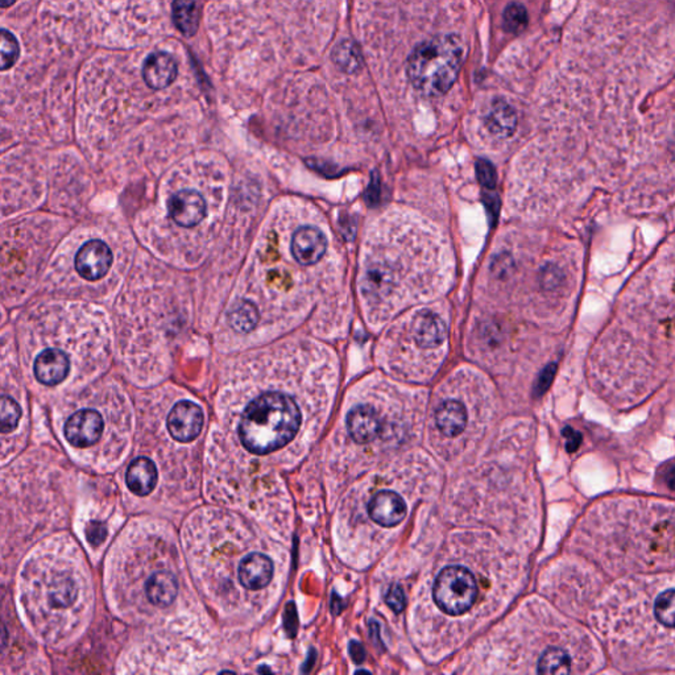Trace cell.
<instances>
[{"mask_svg": "<svg viewBox=\"0 0 675 675\" xmlns=\"http://www.w3.org/2000/svg\"><path fill=\"white\" fill-rule=\"evenodd\" d=\"M0 61H2V71H8L15 65L16 61L21 56V47L15 36L10 30H2V40H0Z\"/></svg>", "mask_w": 675, "mask_h": 675, "instance_id": "cb8c5ba5", "label": "cell"}, {"mask_svg": "<svg viewBox=\"0 0 675 675\" xmlns=\"http://www.w3.org/2000/svg\"><path fill=\"white\" fill-rule=\"evenodd\" d=\"M125 482L135 495H150L158 483V468L155 463L144 457L133 460L128 467Z\"/></svg>", "mask_w": 675, "mask_h": 675, "instance_id": "e0dca14e", "label": "cell"}, {"mask_svg": "<svg viewBox=\"0 0 675 675\" xmlns=\"http://www.w3.org/2000/svg\"><path fill=\"white\" fill-rule=\"evenodd\" d=\"M49 599L53 607H71L73 602L77 599V585H75L74 580L68 578V577L56 580L52 591H50Z\"/></svg>", "mask_w": 675, "mask_h": 675, "instance_id": "603a6c76", "label": "cell"}, {"mask_svg": "<svg viewBox=\"0 0 675 675\" xmlns=\"http://www.w3.org/2000/svg\"><path fill=\"white\" fill-rule=\"evenodd\" d=\"M148 601L156 607L167 608L177 598V578L170 571H158L145 583Z\"/></svg>", "mask_w": 675, "mask_h": 675, "instance_id": "2e32d148", "label": "cell"}, {"mask_svg": "<svg viewBox=\"0 0 675 675\" xmlns=\"http://www.w3.org/2000/svg\"><path fill=\"white\" fill-rule=\"evenodd\" d=\"M463 46L454 35H440L423 41L410 53L406 74L415 90L423 96L448 93L458 80Z\"/></svg>", "mask_w": 675, "mask_h": 675, "instance_id": "3957f363", "label": "cell"}, {"mask_svg": "<svg viewBox=\"0 0 675 675\" xmlns=\"http://www.w3.org/2000/svg\"><path fill=\"white\" fill-rule=\"evenodd\" d=\"M624 593V605L616 603L608 620L611 637L644 654L675 653V580L644 579Z\"/></svg>", "mask_w": 675, "mask_h": 675, "instance_id": "6da1fadb", "label": "cell"}, {"mask_svg": "<svg viewBox=\"0 0 675 675\" xmlns=\"http://www.w3.org/2000/svg\"><path fill=\"white\" fill-rule=\"evenodd\" d=\"M392 289V273L384 266H372L368 268L363 278V293L365 297L381 298L387 297Z\"/></svg>", "mask_w": 675, "mask_h": 675, "instance_id": "44dd1931", "label": "cell"}, {"mask_svg": "<svg viewBox=\"0 0 675 675\" xmlns=\"http://www.w3.org/2000/svg\"><path fill=\"white\" fill-rule=\"evenodd\" d=\"M476 175H478L479 183L484 188H495L496 178L498 177H496V170L493 168L492 164L488 163L487 160L478 161V164H476Z\"/></svg>", "mask_w": 675, "mask_h": 675, "instance_id": "83f0119b", "label": "cell"}, {"mask_svg": "<svg viewBox=\"0 0 675 675\" xmlns=\"http://www.w3.org/2000/svg\"><path fill=\"white\" fill-rule=\"evenodd\" d=\"M368 513L379 525L396 526L406 518V504L397 493L381 491L370 501Z\"/></svg>", "mask_w": 675, "mask_h": 675, "instance_id": "8fae6325", "label": "cell"}, {"mask_svg": "<svg viewBox=\"0 0 675 675\" xmlns=\"http://www.w3.org/2000/svg\"><path fill=\"white\" fill-rule=\"evenodd\" d=\"M201 10H202L201 0H173V21L186 38H192L198 32Z\"/></svg>", "mask_w": 675, "mask_h": 675, "instance_id": "ffe728a7", "label": "cell"}, {"mask_svg": "<svg viewBox=\"0 0 675 675\" xmlns=\"http://www.w3.org/2000/svg\"><path fill=\"white\" fill-rule=\"evenodd\" d=\"M504 30L509 33H520L528 25V13L524 5L512 3L508 5L503 15Z\"/></svg>", "mask_w": 675, "mask_h": 675, "instance_id": "d4e9b609", "label": "cell"}, {"mask_svg": "<svg viewBox=\"0 0 675 675\" xmlns=\"http://www.w3.org/2000/svg\"><path fill=\"white\" fill-rule=\"evenodd\" d=\"M328 242L318 228L305 226L298 228L292 239V253L303 266L318 263L325 255Z\"/></svg>", "mask_w": 675, "mask_h": 675, "instance_id": "9c48e42d", "label": "cell"}, {"mask_svg": "<svg viewBox=\"0 0 675 675\" xmlns=\"http://www.w3.org/2000/svg\"><path fill=\"white\" fill-rule=\"evenodd\" d=\"M2 2V8H8L16 2V0H0Z\"/></svg>", "mask_w": 675, "mask_h": 675, "instance_id": "4dcf8cb0", "label": "cell"}, {"mask_svg": "<svg viewBox=\"0 0 675 675\" xmlns=\"http://www.w3.org/2000/svg\"><path fill=\"white\" fill-rule=\"evenodd\" d=\"M435 603L446 613L457 616L473 608L478 598V583L470 570L462 566L443 568L435 579Z\"/></svg>", "mask_w": 675, "mask_h": 675, "instance_id": "277c9868", "label": "cell"}, {"mask_svg": "<svg viewBox=\"0 0 675 675\" xmlns=\"http://www.w3.org/2000/svg\"><path fill=\"white\" fill-rule=\"evenodd\" d=\"M517 113L504 99L493 100L487 116H485V125L496 138H510L517 128Z\"/></svg>", "mask_w": 675, "mask_h": 675, "instance_id": "9a60e30c", "label": "cell"}, {"mask_svg": "<svg viewBox=\"0 0 675 675\" xmlns=\"http://www.w3.org/2000/svg\"><path fill=\"white\" fill-rule=\"evenodd\" d=\"M668 485L669 488L675 491V468L668 474Z\"/></svg>", "mask_w": 675, "mask_h": 675, "instance_id": "f546056e", "label": "cell"}, {"mask_svg": "<svg viewBox=\"0 0 675 675\" xmlns=\"http://www.w3.org/2000/svg\"><path fill=\"white\" fill-rule=\"evenodd\" d=\"M103 431V418L97 410L82 409L66 421L64 434L75 448H89L99 440Z\"/></svg>", "mask_w": 675, "mask_h": 675, "instance_id": "52a82bcc", "label": "cell"}, {"mask_svg": "<svg viewBox=\"0 0 675 675\" xmlns=\"http://www.w3.org/2000/svg\"><path fill=\"white\" fill-rule=\"evenodd\" d=\"M239 580L248 590H261L269 585L273 577V563L267 555H247L239 565Z\"/></svg>", "mask_w": 675, "mask_h": 675, "instance_id": "4fadbf2b", "label": "cell"}, {"mask_svg": "<svg viewBox=\"0 0 675 675\" xmlns=\"http://www.w3.org/2000/svg\"><path fill=\"white\" fill-rule=\"evenodd\" d=\"M334 60L346 72L356 71L361 66L359 53L356 52L355 46L351 43L340 44L334 53Z\"/></svg>", "mask_w": 675, "mask_h": 675, "instance_id": "4316f807", "label": "cell"}, {"mask_svg": "<svg viewBox=\"0 0 675 675\" xmlns=\"http://www.w3.org/2000/svg\"><path fill=\"white\" fill-rule=\"evenodd\" d=\"M381 423L378 413L372 406H356L348 413V433L358 443H368L378 437Z\"/></svg>", "mask_w": 675, "mask_h": 675, "instance_id": "5bb4252c", "label": "cell"}, {"mask_svg": "<svg viewBox=\"0 0 675 675\" xmlns=\"http://www.w3.org/2000/svg\"><path fill=\"white\" fill-rule=\"evenodd\" d=\"M228 320H230L231 326L234 330L238 333H250L256 328L259 322V312L253 303H248V301H243V303L236 305L233 311L228 314Z\"/></svg>", "mask_w": 675, "mask_h": 675, "instance_id": "7402d4cb", "label": "cell"}, {"mask_svg": "<svg viewBox=\"0 0 675 675\" xmlns=\"http://www.w3.org/2000/svg\"><path fill=\"white\" fill-rule=\"evenodd\" d=\"M202 409L193 401H180L170 410L168 431L178 442L188 443L194 440L202 431Z\"/></svg>", "mask_w": 675, "mask_h": 675, "instance_id": "8992f818", "label": "cell"}, {"mask_svg": "<svg viewBox=\"0 0 675 675\" xmlns=\"http://www.w3.org/2000/svg\"><path fill=\"white\" fill-rule=\"evenodd\" d=\"M33 371L36 379L44 386H57L68 378L71 361L64 351L48 348L36 358Z\"/></svg>", "mask_w": 675, "mask_h": 675, "instance_id": "30bf717a", "label": "cell"}, {"mask_svg": "<svg viewBox=\"0 0 675 675\" xmlns=\"http://www.w3.org/2000/svg\"><path fill=\"white\" fill-rule=\"evenodd\" d=\"M21 417V409L13 398L2 397V433H13L18 428Z\"/></svg>", "mask_w": 675, "mask_h": 675, "instance_id": "484cf974", "label": "cell"}, {"mask_svg": "<svg viewBox=\"0 0 675 675\" xmlns=\"http://www.w3.org/2000/svg\"><path fill=\"white\" fill-rule=\"evenodd\" d=\"M438 429L448 437H457L467 425V412L459 401L449 400L440 404L435 413Z\"/></svg>", "mask_w": 675, "mask_h": 675, "instance_id": "d6986e66", "label": "cell"}, {"mask_svg": "<svg viewBox=\"0 0 675 675\" xmlns=\"http://www.w3.org/2000/svg\"><path fill=\"white\" fill-rule=\"evenodd\" d=\"M169 217L181 227H194L205 219L208 205L200 192L184 189L169 198Z\"/></svg>", "mask_w": 675, "mask_h": 675, "instance_id": "ba28073f", "label": "cell"}, {"mask_svg": "<svg viewBox=\"0 0 675 675\" xmlns=\"http://www.w3.org/2000/svg\"><path fill=\"white\" fill-rule=\"evenodd\" d=\"M113 252L108 245L105 242L94 239L85 243L78 251L75 256V269L85 280H100L113 266Z\"/></svg>", "mask_w": 675, "mask_h": 675, "instance_id": "5b68a950", "label": "cell"}, {"mask_svg": "<svg viewBox=\"0 0 675 675\" xmlns=\"http://www.w3.org/2000/svg\"><path fill=\"white\" fill-rule=\"evenodd\" d=\"M414 336L421 347L434 348L445 342L448 329L438 315L426 312L415 320Z\"/></svg>", "mask_w": 675, "mask_h": 675, "instance_id": "ac0fdd59", "label": "cell"}, {"mask_svg": "<svg viewBox=\"0 0 675 675\" xmlns=\"http://www.w3.org/2000/svg\"><path fill=\"white\" fill-rule=\"evenodd\" d=\"M386 601L387 604L389 605L395 612H403L404 608H406V595H404V591L401 590V587H398V585H392V587L389 588Z\"/></svg>", "mask_w": 675, "mask_h": 675, "instance_id": "f1b7e54d", "label": "cell"}, {"mask_svg": "<svg viewBox=\"0 0 675 675\" xmlns=\"http://www.w3.org/2000/svg\"><path fill=\"white\" fill-rule=\"evenodd\" d=\"M300 423V409L290 396L268 392L248 404L239 425V437L251 453H272L295 438Z\"/></svg>", "mask_w": 675, "mask_h": 675, "instance_id": "7a4b0ae2", "label": "cell"}, {"mask_svg": "<svg viewBox=\"0 0 675 675\" xmlns=\"http://www.w3.org/2000/svg\"><path fill=\"white\" fill-rule=\"evenodd\" d=\"M178 75V66L173 56L166 52H155L148 56L143 66L145 83L153 90L168 88Z\"/></svg>", "mask_w": 675, "mask_h": 675, "instance_id": "7c38bea8", "label": "cell"}]
</instances>
